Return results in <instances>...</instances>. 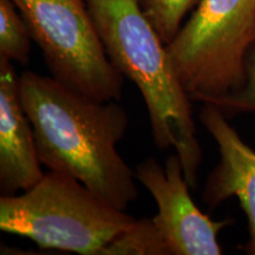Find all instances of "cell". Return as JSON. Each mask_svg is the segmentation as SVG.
<instances>
[{
	"mask_svg": "<svg viewBox=\"0 0 255 255\" xmlns=\"http://www.w3.org/2000/svg\"><path fill=\"white\" fill-rule=\"evenodd\" d=\"M143 13L165 45L171 43L182 27L186 15L200 0H137Z\"/></svg>",
	"mask_w": 255,
	"mask_h": 255,
	"instance_id": "11",
	"label": "cell"
},
{
	"mask_svg": "<svg viewBox=\"0 0 255 255\" xmlns=\"http://www.w3.org/2000/svg\"><path fill=\"white\" fill-rule=\"evenodd\" d=\"M200 121L220 154L219 163L207 178L202 201L214 209L229 197H237L248 221V240L242 251L255 255V151L245 144L216 105L203 103Z\"/></svg>",
	"mask_w": 255,
	"mask_h": 255,
	"instance_id": "7",
	"label": "cell"
},
{
	"mask_svg": "<svg viewBox=\"0 0 255 255\" xmlns=\"http://www.w3.org/2000/svg\"><path fill=\"white\" fill-rule=\"evenodd\" d=\"M135 177L149 190L157 205V215L152 221L163 238L169 255L223 253L218 235L233 221H215L201 212L191 199L190 186L176 152L168 156L164 167L152 158L143 161L137 165Z\"/></svg>",
	"mask_w": 255,
	"mask_h": 255,
	"instance_id": "6",
	"label": "cell"
},
{
	"mask_svg": "<svg viewBox=\"0 0 255 255\" xmlns=\"http://www.w3.org/2000/svg\"><path fill=\"white\" fill-rule=\"evenodd\" d=\"M216 105L225 114L253 113L255 111V41L245 59V82L237 91L207 102Z\"/></svg>",
	"mask_w": 255,
	"mask_h": 255,
	"instance_id": "12",
	"label": "cell"
},
{
	"mask_svg": "<svg viewBox=\"0 0 255 255\" xmlns=\"http://www.w3.org/2000/svg\"><path fill=\"white\" fill-rule=\"evenodd\" d=\"M31 33L13 0H0V58L27 64Z\"/></svg>",
	"mask_w": 255,
	"mask_h": 255,
	"instance_id": "9",
	"label": "cell"
},
{
	"mask_svg": "<svg viewBox=\"0 0 255 255\" xmlns=\"http://www.w3.org/2000/svg\"><path fill=\"white\" fill-rule=\"evenodd\" d=\"M108 58L144 98L156 146L173 148L190 188L197 184L202 151L190 97L178 77L167 45L137 0H87Z\"/></svg>",
	"mask_w": 255,
	"mask_h": 255,
	"instance_id": "2",
	"label": "cell"
},
{
	"mask_svg": "<svg viewBox=\"0 0 255 255\" xmlns=\"http://www.w3.org/2000/svg\"><path fill=\"white\" fill-rule=\"evenodd\" d=\"M255 41V0H200L167 49L191 102L237 91Z\"/></svg>",
	"mask_w": 255,
	"mask_h": 255,
	"instance_id": "4",
	"label": "cell"
},
{
	"mask_svg": "<svg viewBox=\"0 0 255 255\" xmlns=\"http://www.w3.org/2000/svg\"><path fill=\"white\" fill-rule=\"evenodd\" d=\"M12 62L0 58V190L15 195L44 177L32 124L20 97Z\"/></svg>",
	"mask_w": 255,
	"mask_h": 255,
	"instance_id": "8",
	"label": "cell"
},
{
	"mask_svg": "<svg viewBox=\"0 0 255 255\" xmlns=\"http://www.w3.org/2000/svg\"><path fill=\"white\" fill-rule=\"evenodd\" d=\"M136 219L108 205L77 178L50 170L21 195L0 197V229L43 250L100 255Z\"/></svg>",
	"mask_w": 255,
	"mask_h": 255,
	"instance_id": "3",
	"label": "cell"
},
{
	"mask_svg": "<svg viewBox=\"0 0 255 255\" xmlns=\"http://www.w3.org/2000/svg\"><path fill=\"white\" fill-rule=\"evenodd\" d=\"M13 1L53 78L94 100H120L124 77L108 58L87 0Z\"/></svg>",
	"mask_w": 255,
	"mask_h": 255,
	"instance_id": "5",
	"label": "cell"
},
{
	"mask_svg": "<svg viewBox=\"0 0 255 255\" xmlns=\"http://www.w3.org/2000/svg\"><path fill=\"white\" fill-rule=\"evenodd\" d=\"M19 84L41 164L77 178L108 205L126 210L138 189L135 171L116 150L129 126L123 107L33 71L23 72Z\"/></svg>",
	"mask_w": 255,
	"mask_h": 255,
	"instance_id": "1",
	"label": "cell"
},
{
	"mask_svg": "<svg viewBox=\"0 0 255 255\" xmlns=\"http://www.w3.org/2000/svg\"><path fill=\"white\" fill-rule=\"evenodd\" d=\"M100 255H169L152 218L136 222L101 251Z\"/></svg>",
	"mask_w": 255,
	"mask_h": 255,
	"instance_id": "10",
	"label": "cell"
}]
</instances>
